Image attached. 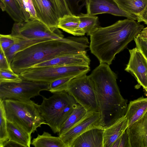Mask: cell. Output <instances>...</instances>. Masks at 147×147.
<instances>
[{
  "label": "cell",
  "instance_id": "277c9868",
  "mask_svg": "<svg viewBox=\"0 0 147 147\" xmlns=\"http://www.w3.org/2000/svg\"><path fill=\"white\" fill-rule=\"evenodd\" d=\"M3 103L7 120L13 122L31 135L42 124H47L41 115L38 105L28 101L5 99Z\"/></svg>",
  "mask_w": 147,
  "mask_h": 147
},
{
  "label": "cell",
  "instance_id": "ffe728a7",
  "mask_svg": "<svg viewBox=\"0 0 147 147\" xmlns=\"http://www.w3.org/2000/svg\"><path fill=\"white\" fill-rule=\"evenodd\" d=\"M7 124L8 140L15 142L22 147H30L31 135L13 122L7 120Z\"/></svg>",
  "mask_w": 147,
  "mask_h": 147
},
{
  "label": "cell",
  "instance_id": "8992f818",
  "mask_svg": "<svg viewBox=\"0 0 147 147\" xmlns=\"http://www.w3.org/2000/svg\"><path fill=\"white\" fill-rule=\"evenodd\" d=\"M50 83L24 79L19 82H0V98L29 101L41 96L40 91L48 90Z\"/></svg>",
  "mask_w": 147,
  "mask_h": 147
},
{
  "label": "cell",
  "instance_id": "603a6c76",
  "mask_svg": "<svg viewBox=\"0 0 147 147\" xmlns=\"http://www.w3.org/2000/svg\"><path fill=\"white\" fill-rule=\"evenodd\" d=\"M31 144L35 147H67L60 137L53 136L49 133L44 131L42 135L38 134Z\"/></svg>",
  "mask_w": 147,
  "mask_h": 147
},
{
  "label": "cell",
  "instance_id": "e0dca14e",
  "mask_svg": "<svg viewBox=\"0 0 147 147\" xmlns=\"http://www.w3.org/2000/svg\"><path fill=\"white\" fill-rule=\"evenodd\" d=\"M128 127L125 115L109 126L104 128L103 147H111L114 142L120 137Z\"/></svg>",
  "mask_w": 147,
  "mask_h": 147
},
{
  "label": "cell",
  "instance_id": "9c48e42d",
  "mask_svg": "<svg viewBox=\"0 0 147 147\" xmlns=\"http://www.w3.org/2000/svg\"><path fill=\"white\" fill-rule=\"evenodd\" d=\"M11 33L26 39H48L57 40L64 38L62 32L57 28H50L37 19H31L22 22L14 23Z\"/></svg>",
  "mask_w": 147,
  "mask_h": 147
},
{
  "label": "cell",
  "instance_id": "d4e9b609",
  "mask_svg": "<svg viewBox=\"0 0 147 147\" xmlns=\"http://www.w3.org/2000/svg\"><path fill=\"white\" fill-rule=\"evenodd\" d=\"M122 10L136 16L147 5V0H114Z\"/></svg>",
  "mask_w": 147,
  "mask_h": 147
},
{
  "label": "cell",
  "instance_id": "8fae6325",
  "mask_svg": "<svg viewBox=\"0 0 147 147\" xmlns=\"http://www.w3.org/2000/svg\"><path fill=\"white\" fill-rule=\"evenodd\" d=\"M100 114L98 112H87L85 115L72 128L59 136L67 147L71 146L81 134L91 129L101 127Z\"/></svg>",
  "mask_w": 147,
  "mask_h": 147
},
{
  "label": "cell",
  "instance_id": "cb8c5ba5",
  "mask_svg": "<svg viewBox=\"0 0 147 147\" xmlns=\"http://www.w3.org/2000/svg\"><path fill=\"white\" fill-rule=\"evenodd\" d=\"M80 22L78 30L81 36L86 33L88 36L99 26L98 17L81 13L78 15Z\"/></svg>",
  "mask_w": 147,
  "mask_h": 147
},
{
  "label": "cell",
  "instance_id": "74e56055",
  "mask_svg": "<svg viewBox=\"0 0 147 147\" xmlns=\"http://www.w3.org/2000/svg\"><path fill=\"white\" fill-rule=\"evenodd\" d=\"M120 137L117 139L114 142L111 147H119L120 142Z\"/></svg>",
  "mask_w": 147,
  "mask_h": 147
},
{
  "label": "cell",
  "instance_id": "7402d4cb",
  "mask_svg": "<svg viewBox=\"0 0 147 147\" xmlns=\"http://www.w3.org/2000/svg\"><path fill=\"white\" fill-rule=\"evenodd\" d=\"M80 22L78 16L66 15L59 19L57 27L74 36H80L78 28Z\"/></svg>",
  "mask_w": 147,
  "mask_h": 147
},
{
  "label": "cell",
  "instance_id": "7c38bea8",
  "mask_svg": "<svg viewBox=\"0 0 147 147\" xmlns=\"http://www.w3.org/2000/svg\"><path fill=\"white\" fill-rule=\"evenodd\" d=\"M86 6V14L89 15L107 13L137 20L135 15L121 9L114 0H88Z\"/></svg>",
  "mask_w": 147,
  "mask_h": 147
},
{
  "label": "cell",
  "instance_id": "ab89813d",
  "mask_svg": "<svg viewBox=\"0 0 147 147\" xmlns=\"http://www.w3.org/2000/svg\"></svg>",
  "mask_w": 147,
  "mask_h": 147
},
{
  "label": "cell",
  "instance_id": "7a4b0ae2",
  "mask_svg": "<svg viewBox=\"0 0 147 147\" xmlns=\"http://www.w3.org/2000/svg\"><path fill=\"white\" fill-rule=\"evenodd\" d=\"M144 28L143 25L127 18L109 26H100L89 36L90 52L100 63L110 65L116 55L127 47Z\"/></svg>",
  "mask_w": 147,
  "mask_h": 147
},
{
  "label": "cell",
  "instance_id": "8d00e7d4",
  "mask_svg": "<svg viewBox=\"0 0 147 147\" xmlns=\"http://www.w3.org/2000/svg\"><path fill=\"white\" fill-rule=\"evenodd\" d=\"M15 147L22 146L18 143L13 141H7L3 144V147Z\"/></svg>",
  "mask_w": 147,
  "mask_h": 147
},
{
  "label": "cell",
  "instance_id": "f546056e",
  "mask_svg": "<svg viewBox=\"0 0 147 147\" xmlns=\"http://www.w3.org/2000/svg\"><path fill=\"white\" fill-rule=\"evenodd\" d=\"M22 80V79L20 75L13 70H0V82H19Z\"/></svg>",
  "mask_w": 147,
  "mask_h": 147
},
{
  "label": "cell",
  "instance_id": "d590c367",
  "mask_svg": "<svg viewBox=\"0 0 147 147\" xmlns=\"http://www.w3.org/2000/svg\"><path fill=\"white\" fill-rule=\"evenodd\" d=\"M119 147H129L128 138L126 131L120 137Z\"/></svg>",
  "mask_w": 147,
  "mask_h": 147
},
{
  "label": "cell",
  "instance_id": "9a60e30c",
  "mask_svg": "<svg viewBox=\"0 0 147 147\" xmlns=\"http://www.w3.org/2000/svg\"><path fill=\"white\" fill-rule=\"evenodd\" d=\"M86 53V51H85L77 54L59 57L36 64L32 67L52 66H89L91 60Z\"/></svg>",
  "mask_w": 147,
  "mask_h": 147
},
{
  "label": "cell",
  "instance_id": "30bf717a",
  "mask_svg": "<svg viewBox=\"0 0 147 147\" xmlns=\"http://www.w3.org/2000/svg\"><path fill=\"white\" fill-rule=\"evenodd\" d=\"M32 0L38 19L50 28H57L60 18L72 14L66 0Z\"/></svg>",
  "mask_w": 147,
  "mask_h": 147
},
{
  "label": "cell",
  "instance_id": "f1b7e54d",
  "mask_svg": "<svg viewBox=\"0 0 147 147\" xmlns=\"http://www.w3.org/2000/svg\"><path fill=\"white\" fill-rule=\"evenodd\" d=\"M134 40L136 47L147 60V27L142 30Z\"/></svg>",
  "mask_w": 147,
  "mask_h": 147
},
{
  "label": "cell",
  "instance_id": "4dcf8cb0",
  "mask_svg": "<svg viewBox=\"0 0 147 147\" xmlns=\"http://www.w3.org/2000/svg\"><path fill=\"white\" fill-rule=\"evenodd\" d=\"M88 0H66V1L71 13L78 16L83 7L86 5Z\"/></svg>",
  "mask_w": 147,
  "mask_h": 147
},
{
  "label": "cell",
  "instance_id": "6da1fadb",
  "mask_svg": "<svg viewBox=\"0 0 147 147\" xmlns=\"http://www.w3.org/2000/svg\"><path fill=\"white\" fill-rule=\"evenodd\" d=\"M88 77L95 92L101 127H108L125 115L127 100L121 95L117 76L109 65L100 63Z\"/></svg>",
  "mask_w": 147,
  "mask_h": 147
},
{
  "label": "cell",
  "instance_id": "f35d334b",
  "mask_svg": "<svg viewBox=\"0 0 147 147\" xmlns=\"http://www.w3.org/2000/svg\"><path fill=\"white\" fill-rule=\"evenodd\" d=\"M19 2L20 5H21L22 4V0H17Z\"/></svg>",
  "mask_w": 147,
  "mask_h": 147
},
{
  "label": "cell",
  "instance_id": "4316f807",
  "mask_svg": "<svg viewBox=\"0 0 147 147\" xmlns=\"http://www.w3.org/2000/svg\"><path fill=\"white\" fill-rule=\"evenodd\" d=\"M0 147L9 140L7 131V120L3 103V100L0 98Z\"/></svg>",
  "mask_w": 147,
  "mask_h": 147
},
{
  "label": "cell",
  "instance_id": "e575fe53",
  "mask_svg": "<svg viewBox=\"0 0 147 147\" xmlns=\"http://www.w3.org/2000/svg\"><path fill=\"white\" fill-rule=\"evenodd\" d=\"M136 16L138 22H143L147 25V5L144 10Z\"/></svg>",
  "mask_w": 147,
  "mask_h": 147
},
{
  "label": "cell",
  "instance_id": "44dd1931",
  "mask_svg": "<svg viewBox=\"0 0 147 147\" xmlns=\"http://www.w3.org/2000/svg\"><path fill=\"white\" fill-rule=\"evenodd\" d=\"M0 7L16 23L26 21L25 14L17 0H0Z\"/></svg>",
  "mask_w": 147,
  "mask_h": 147
},
{
  "label": "cell",
  "instance_id": "1f68e13d",
  "mask_svg": "<svg viewBox=\"0 0 147 147\" xmlns=\"http://www.w3.org/2000/svg\"><path fill=\"white\" fill-rule=\"evenodd\" d=\"M14 38L11 34L0 35V49L4 53L13 45Z\"/></svg>",
  "mask_w": 147,
  "mask_h": 147
},
{
  "label": "cell",
  "instance_id": "836d02e7",
  "mask_svg": "<svg viewBox=\"0 0 147 147\" xmlns=\"http://www.w3.org/2000/svg\"><path fill=\"white\" fill-rule=\"evenodd\" d=\"M12 70L4 53L0 49V70Z\"/></svg>",
  "mask_w": 147,
  "mask_h": 147
},
{
  "label": "cell",
  "instance_id": "2e32d148",
  "mask_svg": "<svg viewBox=\"0 0 147 147\" xmlns=\"http://www.w3.org/2000/svg\"><path fill=\"white\" fill-rule=\"evenodd\" d=\"M104 129L98 127L87 131L74 140L71 147H103Z\"/></svg>",
  "mask_w": 147,
  "mask_h": 147
},
{
  "label": "cell",
  "instance_id": "d6a6232c",
  "mask_svg": "<svg viewBox=\"0 0 147 147\" xmlns=\"http://www.w3.org/2000/svg\"><path fill=\"white\" fill-rule=\"evenodd\" d=\"M22 1L24 8L30 15L31 19L38 20L32 0H22Z\"/></svg>",
  "mask_w": 147,
  "mask_h": 147
},
{
  "label": "cell",
  "instance_id": "52a82bcc",
  "mask_svg": "<svg viewBox=\"0 0 147 147\" xmlns=\"http://www.w3.org/2000/svg\"><path fill=\"white\" fill-rule=\"evenodd\" d=\"M53 94L48 98L42 96V101L40 105H38V108L47 124L56 134L58 132V123L63 111L75 100L66 91Z\"/></svg>",
  "mask_w": 147,
  "mask_h": 147
},
{
  "label": "cell",
  "instance_id": "3957f363",
  "mask_svg": "<svg viewBox=\"0 0 147 147\" xmlns=\"http://www.w3.org/2000/svg\"><path fill=\"white\" fill-rule=\"evenodd\" d=\"M89 42L86 36H70L34 44L17 53L11 64L13 71L20 75L40 63L63 56L86 51Z\"/></svg>",
  "mask_w": 147,
  "mask_h": 147
},
{
  "label": "cell",
  "instance_id": "ac0fdd59",
  "mask_svg": "<svg viewBox=\"0 0 147 147\" xmlns=\"http://www.w3.org/2000/svg\"><path fill=\"white\" fill-rule=\"evenodd\" d=\"M147 111V98L140 97L130 101L127 105L125 115L129 127L140 119Z\"/></svg>",
  "mask_w": 147,
  "mask_h": 147
},
{
  "label": "cell",
  "instance_id": "484cf974",
  "mask_svg": "<svg viewBox=\"0 0 147 147\" xmlns=\"http://www.w3.org/2000/svg\"><path fill=\"white\" fill-rule=\"evenodd\" d=\"M86 112V111L83 107L77 103L70 115L60 129L58 133L59 136L72 128L81 119Z\"/></svg>",
  "mask_w": 147,
  "mask_h": 147
},
{
  "label": "cell",
  "instance_id": "5bb4252c",
  "mask_svg": "<svg viewBox=\"0 0 147 147\" xmlns=\"http://www.w3.org/2000/svg\"><path fill=\"white\" fill-rule=\"evenodd\" d=\"M129 147H147V111L126 130Z\"/></svg>",
  "mask_w": 147,
  "mask_h": 147
},
{
  "label": "cell",
  "instance_id": "4fadbf2b",
  "mask_svg": "<svg viewBox=\"0 0 147 147\" xmlns=\"http://www.w3.org/2000/svg\"><path fill=\"white\" fill-rule=\"evenodd\" d=\"M129 51L130 58L125 70L134 74L138 83L147 92V60L136 47Z\"/></svg>",
  "mask_w": 147,
  "mask_h": 147
},
{
  "label": "cell",
  "instance_id": "d6986e66",
  "mask_svg": "<svg viewBox=\"0 0 147 147\" xmlns=\"http://www.w3.org/2000/svg\"><path fill=\"white\" fill-rule=\"evenodd\" d=\"M14 38V42L9 48L4 52L5 55L9 64H11L15 55L36 43L51 40L48 39H28L18 35L11 33Z\"/></svg>",
  "mask_w": 147,
  "mask_h": 147
},
{
  "label": "cell",
  "instance_id": "ba28073f",
  "mask_svg": "<svg viewBox=\"0 0 147 147\" xmlns=\"http://www.w3.org/2000/svg\"><path fill=\"white\" fill-rule=\"evenodd\" d=\"M86 74L72 79L66 91L87 112H99L94 88Z\"/></svg>",
  "mask_w": 147,
  "mask_h": 147
},
{
  "label": "cell",
  "instance_id": "83f0119b",
  "mask_svg": "<svg viewBox=\"0 0 147 147\" xmlns=\"http://www.w3.org/2000/svg\"><path fill=\"white\" fill-rule=\"evenodd\" d=\"M75 77H76L74 76H70L56 80L50 83L48 91L53 93L67 91L69 82Z\"/></svg>",
  "mask_w": 147,
  "mask_h": 147
},
{
  "label": "cell",
  "instance_id": "5b68a950",
  "mask_svg": "<svg viewBox=\"0 0 147 147\" xmlns=\"http://www.w3.org/2000/svg\"><path fill=\"white\" fill-rule=\"evenodd\" d=\"M89 66H52L32 67L26 69L19 75L22 79L50 83L57 79L70 76L76 77L87 74Z\"/></svg>",
  "mask_w": 147,
  "mask_h": 147
}]
</instances>
